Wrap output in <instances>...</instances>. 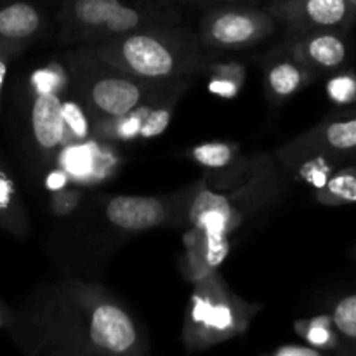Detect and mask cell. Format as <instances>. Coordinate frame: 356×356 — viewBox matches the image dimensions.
<instances>
[{
  "instance_id": "1",
  "label": "cell",
  "mask_w": 356,
  "mask_h": 356,
  "mask_svg": "<svg viewBox=\"0 0 356 356\" xmlns=\"http://www.w3.org/2000/svg\"><path fill=\"white\" fill-rule=\"evenodd\" d=\"M155 30L149 28L113 37L94 51L111 68L146 80L172 79L193 68L197 49L186 44L179 33L163 31V28Z\"/></svg>"
},
{
  "instance_id": "2",
  "label": "cell",
  "mask_w": 356,
  "mask_h": 356,
  "mask_svg": "<svg viewBox=\"0 0 356 356\" xmlns=\"http://www.w3.org/2000/svg\"><path fill=\"white\" fill-rule=\"evenodd\" d=\"M170 14V0H61L59 9L66 30L108 38L159 28Z\"/></svg>"
},
{
  "instance_id": "3",
  "label": "cell",
  "mask_w": 356,
  "mask_h": 356,
  "mask_svg": "<svg viewBox=\"0 0 356 356\" xmlns=\"http://www.w3.org/2000/svg\"><path fill=\"white\" fill-rule=\"evenodd\" d=\"M63 75L59 70L42 68L31 75L33 101L30 124L35 143L42 149H54L65 141L63 101L59 97Z\"/></svg>"
},
{
  "instance_id": "4",
  "label": "cell",
  "mask_w": 356,
  "mask_h": 356,
  "mask_svg": "<svg viewBox=\"0 0 356 356\" xmlns=\"http://www.w3.org/2000/svg\"><path fill=\"white\" fill-rule=\"evenodd\" d=\"M87 339L103 353H134L139 344L138 327L117 302H97L87 316Z\"/></svg>"
},
{
  "instance_id": "5",
  "label": "cell",
  "mask_w": 356,
  "mask_h": 356,
  "mask_svg": "<svg viewBox=\"0 0 356 356\" xmlns=\"http://www.w3.org/2000/svg\"><path fill=\"white\" fill-rule=\"evenodd\" d=\"M204 30L209 44L238 47L259 40L266 30H271V19L256 9L222 7L205 17Z\"/></svg>"
},
{
  "instance_id": "6",
  "label": "cell",
  "mask_w": 356,
  "mask_h": 356,
  "mask_svg": "<svg viewBox=\"0 0 356 356\" xmlns=\"http://www.w3.org/2000/svg\"><path fill=\"white\" fill-rule=\"evenodd\" d=\"M195 225L205 235V261L209 266H219L228 254V232L232 228V209L225 197L204 191L191 211Z\"/></svg>"
},
{
  "instance_id": "7",
  "label": "cell",
  "mask_w": 356,
  "mask_h": 356,
  "mask_svg": "<svg viewBox=\"0 0 356 356\" xmlns=\"http://www.w3.org/2000/svg\"><path fill=\"white\" fill-rule=\"evenodd\" d=\"M87 99L104 117L120 118L138 110L145 99V87L124 73H106L90 83Z\"/></svg>"
},
{
  "instance_id": "8",
  "label": "cell",
  "mask_w": 356,
  "mask_h": 356,
  "mask_svg": "<svg viewBox=\"0 0 356 356\" xmlns=\"http://www.w3.org/2000/svg\"><path fill=\"white\" fill-rule=\"evenodd\" d=\"M282 14L306 30H339L356 16L351 0H287L280 6Z\"/></svg>"
},
{
  "instance_id": "9",
  "label": "cell",
  "mask_w": 356,
  "mask_h": 356,
  "mask_svg": "<svg viewBox=\"0 0 356 356\" xmlns=\"http://www.w3.org/2000/svg\"><path fill=\"white\" fill-rule=\"evenodd\" d=\"M44 26V13L35 0H0V47L16 52Z\"/></svg>"
},
{
  "instance_id": "10",
  "label": "cell",
  "mask_w": 356,
  "mask_h": 356,
  "mask_svg": "<svg viewBox=\"0 0 356 356\" xmlns=\"http://www.w3.org/2000/svg\"><path fill=\"white\" fill-rule=\"evenodd\" d=\"M106 218L125 232H145L165 221L167 205L160 198L120 195L106 204Z\"/></svg>"
},
{
  "instance_id": "11",
  "label": "cell",
  "mask_w": 356,
  "mask_h": 356,
  "mask_svg": "<svg viewBox=\"0 0 356 356\" xmlns=\"http://www.w3.org/2000/svg\"><path fill=\"white\" fill-rule=\"evenodd\" d=\"M296 58L312 68L337 70L348 59V45L336 30L313 31L296 45Z\"/></svg>"
},
{
  "instance_id": "12",
  "label": "cell",
  "mask_w": 356,
  "mask_h": 356,
  "mask_svg": "<svg viewBox=\"0 0 356 356\" xmlns=\"http://www.w3.org/2000/svg\"><path fill=\"white\" fill-rule=\"evenodd\" d=\"M306 146L320 155L356 153V117L320 125L306 138Z\"/></svg>"
},
{
  "instance_id": "13",
  "label": "cell",
  "mask_w": 356,
  "mask_h": 356,
  "mask_svg": "<svg viewBox=\"0 0 356 356\" xmlns=\"http://www.w3.org/2000/svg\"><path fill=\"white\" fill-rule=\"evenodd\" d=\"M191 320L209 336L229 334L235 329V312L226 302H214L211 298H195L191 306Z\"/></svg>"
},
{
  "instance_id": "14",
  "label": "cell",
  "mask_w": 356,
  "mask_h": 356,
  "mask_svg": "<svg viewBox=\"0 0 356 356\" xmlns=\"http://www.w3.org/2000/svg\"><path fill=\"white\" fill-rule=\"evenodd\" d=\"M316 197L325 205L356 204V167L334 174L320 186Z\"/></svg>"
},
{
  "instance_id": "15",
  "label": "cell",
  "mask_w": 356,
  "mask_h": 356,
  "mask_svg": "<svg viewBox=\"0 0 356 356\" xmlns=\"http://www.w3.org/2000/svg\"><path fill=\"white\" fill-rule=\"evenodd\" d=\"M306 79H308V73L305 68L296 63L285 61L278 63L277 66L271 68L270 75H268V83H270L271 92L287 97L294 94L306 82Z\"/></svg>"
},
{
  "instance_id": "16",
  "label": "cell",
  "mask_w": 356,
  "mask_h": 356,
  "mask_svg": "<svg viewBox=\"0 0 356 356\" xmlns=\"http://www.w3.org/2000/svg\"><path fill=\"white\" fill-rule=\"evenodd\" d=\"M21 204L9 174L0 167V226L10 232L21 228Z\"/></svg>"
},
{
  "instance_id": "17",
  "label": "cell",
  "mask_w": 356,
  "mask_h": 356,
  "mask_svg": "<svg viewBox=\"0 0 356 356\" xmlns=\"http://www.w3.org/2000/svg\"><path fill=\"white\" fill-rule=\"evenodd\" d=\"M191 156L200 165L219 169V167L232 163L233 156H235V146L226 145V143H205V145L195 146Z\"/></svg>"
},
{
  "instance_id": "18",
  "label": "cell",
  "mask_w": 356,
  "mask_h": 356,
  "mask_svg": "<svg viewBox=\"0 0 356 356\" xmlns=\"http://www.w3.org/2000/svg\"><path fill=\"white\" fill-rule=\"evenodd\" d=\"M94 152L89 146H72L63 153V167L70 176L87 177L94 172Z\"/></svg>"
},
{
  "instance_id": "19",
  "label": "cell",
  "mask_w": 356,
  "mask_h": 356,
  "mask_svg": "<svg viewBox=\"0 0 356 356\" xmlns=\"http://www.w3.org/2000/svg\"><path fill=\"white\" fill-rule=\"evenodd\" d=\"M332 323L344 337L356 339V294L346 296L334 306Z\"/></svg>"
},
{
  "instance_id": "20",
  "label": "cell",
  "mask_w": 356,
  "mask_h": 356,
  "mask_svg": "<svg viewBox=\"0 0 356 356\" xmlns=\"http://www.w3.org/2000/svg\"><path fill=\"white\" fill-rule=\"evenodd\" d=\"M63 120H65V136L70 134L75 141H83L89 136V122L82 106L75 101L63 103Z\"/></svg>"
},
{
  "instance_id": "21",
  "label": "cell",
  "mask_w": 356,
  "mask_h": 356,
  "mask_svg": "<svg viewBox=\"0 0 356 356\" xmlns=\"http://www.w3.org/2000/svg\"><path fill=\"white\" fill-rule=\"evenodd\" d=\"M169 122H170V111L165 110V108L148 110L141 122L139 136H143V138H155V136L162 134V132L165 131Z\"/></svg>"
},
{
  "instance_id": "22",
  "label": "cell",
  "mask_w": 356,
  "mask_h": 356,
  "mask_svg": "<svg viewBox=\"0 0 356 356\" xmlns=\"http://www.w3.org/2000/svg\"><path fill=\"white\" fill-rule=\"evenodd\" d=\"M146 110L143 106H139V111H131L125 117H120L118 124L115 125V136L120 139H131L139 136V129H141V122L145 118Z\"/></svg>"
},
{
  "instance_id": "23",
  "label": "cell",
  "mask_w": 356,
  "mask_h": 356,
  "mask_svg": "<svg viewBox=\"0 0 356 356\" xmlns=\"http://www.w3.org/2000/svg\"><path fill=\"white\" fill-rule=\"evenodd\" d=\"M209 90L216 96L221 97H235L238 94V79L232 75H216L209 83Z\"/></svg>"
},
{
  "instance_id": "24",
  "label": "cell",
  "mask_w": 356,
  "mask_h": 356,
  "mask_svg": "<svg viewBox=\"0 0 356 356\" xmlns=\"http://www.w3.org/2000/svg\"><path fill=\"white\" fill-rule=\"evenodd\" d=\"M305 336L306 339H308V343L315 348L329 346L330 341H332V334H330V330L323 325L322 320H316V322L309 323V329Z\"/></svg>"
},
{
  "instance_id": "25",
  "label": "cell",
  "mask_w": 356,
  "mask_h": 356,
  "mask_svg": "<svg viewBox=\"0 0 356 356\" xmlns=\"http://www.w3.org/2000/svg\"><path fill=\"white\" fill-rule=\"evenodd\" d=\"M330 96L337 101H346L353 94V83L348 79H336L329 86Z\"/></svg>"
},
{
  "instance_id": "26",
  "label": "cell",
  "mask_w": 356,
  "mask_h": 356,
  "mask_svg": "<svg viewBox=\"0 0 356 356\" xmlns=\"http://www.w3.org/2000/svg\"><path fill=\"white\" fill-rule=\"evenodd\" d=\"M277 356H320L322 351L315 346H284L275 351Z\"/></svg>"
},
{
  "instance_id": "27",
  "label": "cell",
  "mask_w": 356,
  "mask_h": 356,
  "mask_svg": "<svg viewBox=\"0 0 356 356\" xmlns=\"http://www.w3.org/2000/svg\"><path fill=\"white\" fill-rule=\"evenodd\" d=\"M68 179H70V174L66 172L65 169H58V170H52V172L49 174L45 184H47L49 190L59 191L68 184Z\"/></svg>"
},
{
  "instance_id": "28",
  "label": "cell",
  "mask_w": 356,
  "mask_h": 356,
  "mask_svg": "<svg viewBox=\"0 0 356 356\" xmlns=\"http://www.w3.org/2000/svg\"><path fill=\"white\" fill-rule=\"evenodd\" d=\"M14 52L9 51L6 47H0V96H2V87H3V80H6V73H7V63H9L10 56Z\"/></svg>"
},
{
  "instance_id": "29",
  "label": "cell",
  "mask_w": 356,
  "mask_h": 356,
  "mask_svg": "<svg viewBox=\"0 0 356 356\" xmlns=\"http://www.w3.org/2000/svg\"><path fill=\"white\" fill-rule=\"evenodd\" d=\"M10 325V315H7L6 308L0 305V329H7Z\"/></svg>"
},
{
  "instance_id": "30",
  "label": "cell",
  "mask_w": 356,
  "mask_h": 356,
  "mask_svg": "<svg viewBox=\"0 0 356 356\" xmlns=\"http://www.w3.org/2000/svg\"><path fill=\"white\" fill-rule=\"evenodd\" d=\"M198 2H218L221 6H233V3L243 2V0H198Z\"/></svg>"
},
{
  "instance_id": "31",
  "label": "cell",
  "mask_w": 356,
  "mask_h": 356,
  "mask_svg": "<svg viewBox=\"0 0 356 356\" xmlns=\"http://www.w3.org/2000/svg\"><path fill=\"white\" fill-rule=\"evenodd\" d=\"M351 256H353V257H355V259H356V247H355V249H353V250H351Z\"/></svg>"
},
{
  "instance_id": "32",
  "label": "cell",
  "mask_w": 356,
  "mask_h": 356,
  "mask_svg": "<svg viewBox=\"0 0 356 356\" xmlns=\"http://www.w3.org/2000/svg\"><path fill=\"white\" fill-rule=\"evenodd\" d=\"M351 3H353V6L356 7V0H351Z\"/></svg>"
}]
</instances>
